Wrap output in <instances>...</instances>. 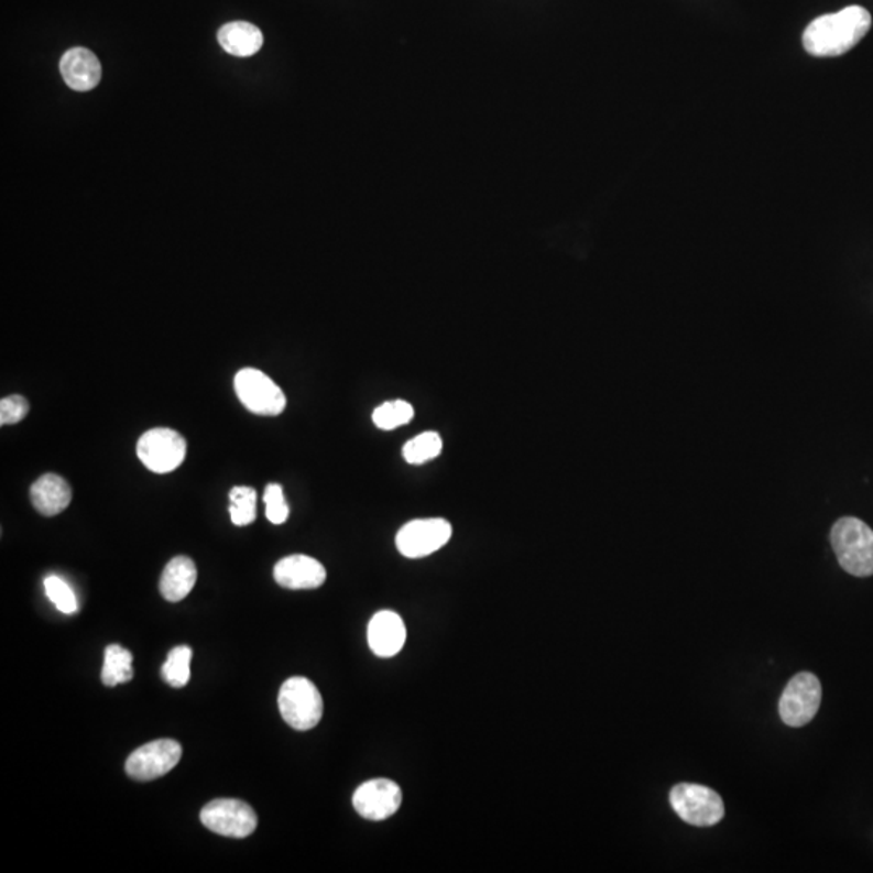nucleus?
Here are the masks:
<instances>
[{
  "mask_svg": "<svg viewBox=\"0 0 873 873\" xmlns=\"http://www.w3.org/2000/svg\"><path fill=\"white\" fill-rule=\"evenodd\" d=\"M871 28V12L861 6H849L814 20L804 31V50L814 57H838L854 50Z\"/></svg>",
  "mask_w": 873,
  "mask_h": 873,
  "instance_id": "nucleus-1",
  "label": "nucleus"
},
{
  "mask_svg": "<svg viewBox=\"0 0 873 873\" xmlns=\"http://www.w3.org/2000/svg\"><path fill=\"white\" fill-rule=\"evenodd\" d=\"M831 547L838 564L855 578L873 575V531L858 517H841L831 527Z\"/></svg>",
  "mask_w": 873,
  "mask_h": 873,
  "instance_id": "nucleus-2",
  "label": "nucleus"
},
{
  "mask_svg": "<svg viewBox=\"0 0 873 873\" xmlns=\"http://www.w3.org/2000/svg\"><path fill=\"white\" fill-rule=\"evenodd\" d=\"M282 719L293 730L308 731L323 720L324 700L313 681L303 676L286 679L279 692Z\"/></svg>",
  "mask_w": 873,
  "mask_h": 873,
  "instance_id": "nucleus-3",
  "label": "nucleus"
},
{
  "mask_svg": "<svg viewBox=\"0 0 873 873\" xmlns=\"http://www.w3.org/2000/svg\"><path fill=\"white\" fill-rule=\"evenodd\" d=\"M669 803L679 819L694 827H713L724 817L723 799L707 786L692 783L673 786Z\"/></svg>",
  "mask_w": 873,
  "mask_h": 873,
  "instance_id": "nucleus-4",
  "label": "nucleus"
},
{
  "mask_svg": "<svg viewBox=\"0 0 873 873\" xmlns=\"http://www.w3.org/2000/svg\"><path fill=\"white\" fill-rule=\"evenodd\" d=\"M822 702V685L814 673L800 672L786 685L779 699V717L788 727H806L816 719Z\"/></svg>",
  "mask_w": 873,
  "mask_h": 873,
  "instance_id": "nucleus-5",
  "label": "nucleus"
},
{
  "mask_svg": "<svg viewBox=\"0 0 873 873\" xmlns=\"http://www.w3.org/2000/svg\"><path fill=\"white\" fill-rule=\"evenodd\" d=\"M234 392L248 412L259 416H279L286 406L281 386L258 369H241L234 375Z\"/></svg>",
  "mask_w": 873,
  "mask_h": 873,
  "instance_id": "nucleus-6",
  "label": "nucleus"
},
{
  "mask_svg": "<svg viewBox=\"0 0 873 873\" xmlns=\"http://www.w3.org/2000/svg\"><path fill=\"white\" fill-rule=\"evenodd\" d=\"M199 817L207 830L238 840L250 837L258 827V816L253 807L238 799L210 800Z\"/></svg>",
  "mask_w": 873,
  "mask_h": 873,
  "instance_id": "nucleus-7",
  "label": "nucleus"
},
{
  "mask_svg": "<svg viewBox=\"0 0 873 873\" xmlns=\"http://www.w3.org/2000/svg\"><path fill=\"white\" fill-rule=\"evenodd\" d=\"M138 457L150 471L167 474L175 471L186 457V440L174 429L148 430L138 441Z\"/></svg>",
  "mask_w": 873,
  "mask_h": 873,
  "instance_id": "nucleus-8",
  "label": "nucleus"
},
{
  "mask_svg": "<svg viewBox=\"0 0 873 873\" xmlns=\"http://www.w3.org/2000/svg\"><path fill=\"white\" fill-rule=\"evenodd\" d=\"M451 533V524L444 517L410 521L396 534V548L406 558L429 557L448 544Z\"/></svg>",
  "mask_w": 873,
  "mask_h": 873,
  "instance_id": "nucleus-9",
  "label": "nucleus"
},
{
  "mask_svg": "<svg viewBox=\"0 0 873 873\" xmlns=\"http://www.w3.org/2000/svg\"><path fill=\"white\" fill-rule=\"evenodd\" d=\"M182 745L174 740H157L137 749L127 759L126 771L137 782L161 778L177 767L182 759Z\"/></svg>",
  "mask_w": 873,
  "mask_h": 873,
  "instance_id": "nucleus-10",
  "label": "nucleus"
},
{
  "mask_svg": "<svg viewBox=\"0 0 873 873\" xmlns=\"http://www.w3.org/2000/svg\"><path fill=\"white\" fill-rule=\"evenodd\" d=\"M402 799V789L395 782L378 778L365 782L354 792L353 807L362 819L381 822L395 816Z\"/></svg>",
  "mask_w": 873,
  "mask_h": 873,
  "instance_id": "nucleus-11",
  "label": "nucleus"
},
{
  "mask_svg": "<svg viewBox=\"0 0 873 873\" xmlns=\"http://www.w3.org/2000/svg\"><path fill=\"white\" fill-rule=\"evenodd\" d=\"M327 571L320 561L308 555H290L282 558L274 568V579L279 586L292 591L317 589L326 582Z\"/></svg>",
  "mask_w": 873,
  "mask_h": 873,
  "instance_id": "nucleus-12",
  "label": "nucleus"
},
{
  "mask_svg": "<svg viewBox=\"0 0 873 873\" xmlns=\"http://www.w3.org/2000/svg\"><path fill=\"white\" fill-rule=\"evenodd\" d=\"M368 643L378 657H395L406 643V626L399 613L382 610L368 626Z\"/></svg>",
  "mask_w": 873,
  "mask_h": 873,
  "instance_id": "nucleus-13",
  "label": "nucleus"
},
{
  "mask_svg": "<svg viewBox=\"0 0 873 873\" xmlns=\"http://www.w3.org/2000/svg\"><path fill=\"white\" fill-rule=\"evenodd\" d=\"M62 77L75 91H91L102 77L101 62L86 47H72L61 61Z\"/></svg>",
  "mask_w": 873,
  "mask_h": 873,
  "instance_id": "nucleus-14",
  "label": "nucleus"
},
{
  "mask_svg": "<svg viewBox=\"0 0 873 873\" xmlns=\"http://www.w3.org/2000/svg\"><path fill=\"white\" fill-rule=\"evenodd\" d=\"M31 502L43 516H55L70 505V484L62 476L44 474L31 485Z\"/></svg>",
  "mask_w": 873,
  "mask_h": 873,
  "instance_id": "nucleus-15",
  "label": "nucleus"
},
{
  "mask_svg": "<svg viewBox=\"0 0 873 873\" xmlns=\"http://www.w3.org/2000/svg\"><path fill=\"white\" fill-rule=\"evenodd\" d=\"M196 579H198V569L195 561L188 557H175L165 566L159 589L168 602H181L193 591Z\"/></svg>",
  "mask_w": 873,
  "mask_h": 873,
  "instance_id": "nucleus-16",
  "label": "nucleus"
},
{
  "mask_svg": "<svg viewBox=\"0 0 873 873\" xmlns=\"http://www.w3.org/2000/svg\"><path fill=\"white\" fill-rule=\"evenodd\" d=\"M217 40L222 50L234 57H251L258 54L264 44L261 30L248 22L227 23L217 33Z\"/></svg>",
  "mask_w": 873,
  "mask_h": 873,
  "instance_id": "nucleus-17",
  "label": "nucleus"
},
{
  "mask_svg": "<svg viewBox=\"0 0 873 873\" xmlns=\"http://www.w3.org/2000/svg\"><path fill=\"white\" fill-rule=\"evenodd\" d=\"M133 655L122 645H109L103 654L102 683L107 688L126 685L133 679Z\"/></svg>",
  "mask_w": 873,
  "mask_h": 873,
  "instance_id": "nucleus-18",
  "label": "nucleus"
},
{
  "mask_svg": "<svg viewBox=\"0 0 873 873\" xmlns=\"http://www.w3.org/2000/svg\"><path fill=\"white\" fill-rule=\"evenodd\" d=\"M192 657L193 651L188 645L172 648L168 652L167 662L161 669L162 679L172 688H183L188 685L189 678H192V669H189Z\"/></svg>",
  "mask_w": 873,
  "mask_h": 873,
  "instance_id": "nucleus-19",
  "label": "nucleus"
},
{
  "mask_svg": "<svg viewBox=\"0 0 873 873\" xmlns=\"http://www.w3.org/2000/svg\"><path fill=\"white\" fill-rule=\"evenodd\" d=\"M444 441L437 433H424L406 441L403 447V458L410 465H424V462L434 460L441 454Z\"/></svg>",
  "mask_w": 873,
  "mask_h": 873,
  "instance_id": "nucleus-20",
  "label": "nucleus"
},
{
  "mask_svg": "<svg viewBox=\"0 0 873 873\" xmlns=\"http://www.w3.org/2000/svg\"><path fill=\"white\" fill-rule=\"evenodd\" d=\"M414 417V408L405 400H393L378 406L372 413V421L382 430H393L405 426Z\"/></svg>",
  "mask_w": 873,
  "mask_h": 873,
  "instance_id": "nucleus-21",
  "label": "nucleus"
},
{
  "mask_svg": "<svg viewBox=\"0 0 873 873\" xmlns=\"http://www.w3.org/2000/svg\"><path fill=\"white\" fill-rule=\"evenodd\" d=\"M257 490L233 488L230 492V517L234 526H248L257 520Z\"/></svg>",
  "mask_w": 873,
  "mask_h": 873,
  "instance_id": "nucleus-22",
  "label": "nucleus"
},
{
  "mask_svg": "<svg viewBox=\"0 0 873 873\" xmlns=\"http://www.w3.org/2000/svg\"><path fill=\"white\" fill-rule=\"evenodd\" d=\"M44 589H46L51 602L54 603L62 613L72 615V613L77 612V597H75L70 586H68L64 579L58 578V576H47V578L44 579Z\"/></svg>",
  "mask_w": 873,
  "mask_h": 873,
  "instance_id": "nucleus-23",
  "label": "nucleus"
},
{
  "mask_svg": "<svg viewBox=\"0 0 873 873\" xmlns=\"http://www.w3.org/2000/svg\"><path fill=\"white\" fill-rule=\"evenodd\" d=\"M265 516L272 524H283L290 516L288 503L281 484H269L264 492Z\"/></svg>",
  "mask_w": 873,
  "mask_h": 873,
  "instance_id": "nucleus-24",
  "label": "nucleus"
},
{
  "mask_svg": "<svg viewBox=\"0 0 873 873\" xmlns=\"http://www.w3.org/2000/svg\"><path fill=\"white\" fill-rule=\"evenodd\" d=\"M28 412H30V403L26 399L20 395L7 396L0 402V424L10 426L20 423L25 419Z\"/></svg>",
  "mask_w": 873,
  "mask_h": 873,
  "instance_id": "nucleus-25",
  "label": "nucleus"
}]
</instances>
